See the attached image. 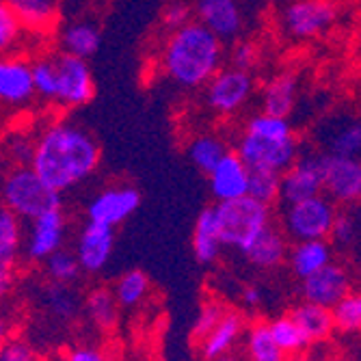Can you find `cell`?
<instances>
[{"mask_svg": "<svg viewBox=\"0 0 361 361\" xmlns=\"http://www.w3.org/2000/svg\"><path fill=\"white\" fill-rule=\"evenodd\" d=\"M338 20L331 0H292L281 13V26L290 39L307 42L320 37Z\"/></svg>", "mask_w": 361, "mask_h": 361, "instance_id": "obj_8", "label": "cell"}, {"mask_svg": "<svg viewBox=\"0 0 361 361\" xmlns=\"http://www.w3.org/2000/svg\"><path fill=\"white\" fill-rule=\"evenodd\" d=\"M324 195L331 197L338 206L361 204V160L326 156Z\"/></svg>", "mask_w": 361, "mask_h": 361, "instance_id": "obj_16", "label": "cell"}, {"mask_svg": "<svg viewBox=\"0 0 361 361\" xmlns=\"http://www.w3.org/2000/svg\"><path fill=\"white\" fill-rule=\"evenodd\" d=\"M334 262V245L329 240H301L290 247L288 267L299 281L316 275Z\"/></svg>", "mask_w": 361, "mask_h": 361, "instance_id": "obj_22", "label": "cell"}, {"mask_svg": "<svg viewBox=\"0 0 361 361\" xmlns=\"http://www.w3.org/2000/svg\"><path fill=\"white\" fill-rule=\"evenodd\" d=\"M253 95V78L245 70L223 68L212 80L204 87V102L216 115H234L238 113Z\"/></svg>", "mask_w": 361, "mask_h": 361, "instance_id": "obj_10", "label": "cell"}, {"mask_svg": "<svg viewBox=\"0 0 361 361\" xmlns=\"http://www.w3.org/2000/svg\"><path fill=\"white\" fill-rule=\"evenodd\" d=\"M243 348L247 361H288L290 357L277 344L269 320H253L247 324L243 338Z\"/></svg>", "mask_w": 361, "mask_h": 361, "instance_id": "obj_27", "label": "cell"}, {"mask_svg": "<svg viewBox=\"0 0 361 361\" xmlns=\"http://www.w3.org/2000/svg\"><path fill=\"white\" fill-rule=\"evenodd\" d=\"M216 361H240V359L232 353V355H225V357H221V359H216Z\"/></svg>", "mask_w": 361, "mask_h": 361, "instance_id": "obj_51", "label": "cell"}, {"mask_svg": "<svg viewBox=\"0 0 361 361\" xmlns=\"http://www.w3.org/2000/svg\"><path fill=\"white\" fill-rule=\"evenodd\" d=\"M195 20L210 28L223 42H236L245 24L238 0H197Z\"/></svg>", "mask_w": 361, "mask_h": 361, "instance_id": "obj_17", "label": "cell"}, {"mask_svg": "<svg viewBox=\"0 0 361 361\" xmlns=\"http://www.w3.org/2000/svg\"><path fill=\"white\" fill-rule=\"evenodd\" d=\"M240 299H243L245 307L255 310V307H259V303H262V290H259L257 286H247V288H243Z\"/></svg>", "mask_w": 361, "mask_h": 361, "instance_id": "obj_48", "label": "cell"}, {"mask_svg": "<svg viewBox=\"0 0 361 361\" xmlns=\"http://www.w3.org/2000/svg\"><path fill=\"white\" fill-rule=\"evenodd\" d=\"M271 324V331L277 340V344L283 348V353L288 357L292 355H299V353H305L310 348V342L307 338L303 336L301 326L294 322V318L290 314H283V316H275L269 320Z\"/></svg>", "mask_w": 361, "mask_h": 361, "instance_id": "obj_35", "label": "cell"}, {"mask_svg": "<svg viewBox=\"0 0 361 361\" xmlns=\"http://www.w3.org/2000/svg\"><path fill=\"white\" fill-rule=\"evenodd\" d=\"M65 361H109V357L95 346H74L68 350V355H65Z\"/></svg>", "mask_w": 361, "mask_h": 361, "instance_id": "obj_47", "label": "cell"}, {"mask_svg": "<svg viewBox=\"0 0 361 361\" xmlns=\"http://www.w3.org/2000/svg\"><path fill=\"white\" fill-rule=\"evenodd\" d=\"M225 42L202 22H188L171 30L160 50V68L165 76L182 89L206 87L223 70Z\"/></svg>", "mask_w": 361, "mask_h": 361, "instance_id": "obj_2", "label": "cell"}, {"mask_svg": "<svg viewBox=\"0 0 361 361\" xmlns=\"http://www.w3.org/2000/svg\"><path fill=\"white\" fill-rule=\"evenodd\" d=\"M32 80H35V93L46 102H56L59 93V68L56 56H39L32 61Z\"/></svg>", "mask_w": 361, "mask_h": 361, "instance_id": "obj_37", "label": "cell"}, {"mask_svg": "<svg viewBox=\"0 0 361 361\" xmlns=\"http://www.w3.org/2000/svg\"><path fill=\"white\" fill-rule=\"evenodd\" d=\"M331 245L336 249H355L357 247V240H359V216L342 210L336 219V225H334V232H331Z\"/></svg>", "mask_w": 361, "mask_h": 361, "instance_id": "obj_41", "label": "cell"}, {"mask_svg": "<svg viewBox=\"0 0 361 361\" xmlns=\"http://www.w3.org/2000/svg\"><path fill=\"white\" fill-rule=\"evenodd\" d=\"M119 301L115 297L113 288H106V286H97L93 290L87 292L85 297V316L87 320L95 326V329L100 331H113L115 324L119 320V312H117Z\"/></svg>", "mask_w": 361, "mask_h": 361, "instance_id": "obj_28", "label": "cell"}, {"mask_svg": "<svg viewBox=\"0 0 361 361\" xmlns=\"http://www.w3.org/2000/svg\"><path fill=\"white\" fill-rule=\"evenodd\" d=\"M227 152L229 149H227L225 141L216 135H210V133L197 135L186 147L188 160L206 176H210L216 169V165L227 156Z\"/></svg>", "mask_w": 361, "mask_h": 361, "instance_id": "obj_31", "label": "cell"}, {"mask_svg": "<svg viewBox=\"0 0 361 361\" xmlns=\"http://www.w3.org/2000/svg\"><path fill=\"white\" fill-rule=\"evenodd\" d=\"M249 195L257 202L273 206L281 197V173L275 171H251Z\"/></svg>", "mask_w": 361, "mask_h": 361, "instance_id": "obj_39", "label": "cell"}, {"mask_svg": "<svg viewBox=\"0 0 361 361\" xmlns=\"http://www.w3.org/2000/svg\"><path fill=\"white\" fill-rule=\"evenodd\" d=\"M324 169L326 156L318 149L301 152L297 162L281 176V197L283 206L297 204L310 197L324 192Z\"/></svg>", "mask_w": 361, "mask_h": 361, "instance_id": "obj_9", "label": "cell"}, {"mask_svg": "<svg viewBox=\"0 0 361 361\" xmlns=\"http://www.w3.org/2000/svg\"><path fill=\"white\" fill-rule=\"evenodd\" d=\"M210 192L216 202H232L238 197L249 195L251 169L238 156V152H227V156L219 162L216 169L208 176Z\"/></svg>", "mask_w": 361, "mask_h": 361, "instance_id": "obj_18", "label": "cell"}, {"mask_svg": "<svg viewBox=\"0 0 361 361\" xmlns=\"http://www.w3.org/2000/svg\"><path fill=\"white\" fill-rule=\"evenodd\" d=\"M227 307L219 301H208L202 305L200 314H197L195 322H192V331H190V338L200 344L204 338H208V334L214 329V326L221 322V318L225 316Z\"/></svg>", "mask_w": 361, "mask_h": 361, "instance_id": "obj_42", "label": "cell"}, {"mask_svg": "<svg viewBox=\"0 0 361 361\" xmlns=\"http://www.w3.org/2000/svg\"><path fill=\"white\" fill-rule=\"evenodd\" d=\"M11 269L13 267H3V264H0V290H3V294H7L9 288H11Z\"/></svg>", "mask_w": 361, "mask_h": 361, "instance_id": "obj_49", "label": "cell"}, {"mask_svg": "<svg viewBox=\"0 0 361 361\" xmlns=\"http://www.w3.org/2000/svg\"><path fill=\"white\" fill-rule=\"evenodd\" d=\"M336 329L342 334L361 331V290H353L344 301H340L334 310Z\"/></svg>", "mask_w": 361, "mask_h": 361, "instance_id": "obj_38", "label": "cell"}, {"mask_svg": "<svg viewBox=\"0 0 361 361\" xmlns=\"http://www.w3.org/2000/svg\"><path fill=\"white\" fill-rule=\"evenodd\" d=\"M102 44V32L93 22L87 20H76L65 24L59 32V46L61 52L65 54H74L80 59H89L93 56L97 50H100Z\"/></svg>", "mask_w": 361, "mask_h": 361, "instance_id": "obj_26", "label": "cell"}, {"mask_svg": "<svg viewBox=\"0 0 361 361\" xmlns=\"http://www.w3.org/2000/svg\"><path fill=\"white\" fill-rule=\"evenodd\" d=\"M3 204L28 223L61 208V192L50 188L32 167H11L3 180Z\"/></svg>", "mask_w": 361, "mask_h": 361, "instance_id": "obj_4", "label": "cell"}, {"mask_svg": "<svg viewBox=\"0 0 361 361\" xmlns=\"http://www.w3.org/2000/svg\"><path fill=\"white\" fill-rule=\"evenodd\" d=\"M26 30L44 32L59 16V0H3Z\"/></svg>", "mask_w": 361, "mask_h": 361, "instance_id": "obj_30", "label": "cell"}, {"mask_svg": "<svg viewBox=\"0 0 361 361\" xmlns=\"http://www.w3.org/2000/svg\"><path fill=\"white\" fill-rule=\"evenodd\" d=\"M26 238L22 232V219L9 208L0 210V264L13 267Z\"/></svg>", "mask_w": 361, "mask_h": 361, "instance_id": "obj_32", "label": "cell"}, {"mask_svg": "<svg viewBox=\"0 0 361 361\" xmlns=\"http://www.w3.org/2000/svg\"><path fill=\"white\" fill-rule=\"evenodd\" d=\"M22 22L18 20V16L3 3L0 5V48H3L5 52L9 48H13L22 35Z\"/></svg>", "mask_w": 361, "mask_h": 361, "instance_id": "obj_43", "label": "cell"}, {"mask_svg": "<svg viewBox=\"0 0 361 361\" xmlns=\"http://www.w3.org/2000/svg\"><path fill=\"white\" fill-rule=\"evenodd\" d=\"M65 236H68V221L63 210H50L28 221L24 253L30 262H46L52 253L63 249Z\"/></svg>", "mask_w": 361, "mask_h": 361, "instance_id": "obj_13", "label": "cell"}, {"mask_svg": "<svg viewBox=\"0 0 361 361\" xmlns=\"http://www.w3.org/2000/svg\"><path fill=\"white\" fill-rule=\"evenodd\" d=\"M141 206V192L135 186H109L87 204V221L117 227Z\"/></svg>", "mask_w": 361, "mask_h": 361, "instance_id": "obj_14", "label": "cell"}, {"mask_svg": "<svg viewBox=\"0 0 361 361\" xmlns=\"http://www.w3.org/2000/svg\"><path fill=\"white\" fill-rule=\"evenodd\" d=\"M56 68H59V93H56L59 106L78 109L89 104L95 93V82L87 59L61 52L56 56Z\"/></svg>", "mask_w": 361, "mask_h": 361, "instance_id": "obj_11", "label": "cell"}, {"mask_svg": "<svg viewBox=\"0 0 361 361\" xmlns=\"http://www.w3.org/2000/svg\"><path fill=\"white\" fill-rule=\"evenodd\" d=\"M225 245L221 238V227H219V219L212 208H204L200 212L192 227V255L200 264H214V262L221 257Z\"/></svg>", "mask_w": 361, "mask_h": 361, "instance_id": "obj_23", "label": "cell"}, {"mask_svg": "<svg viewBox=\"0 0 361 361\" xmlns=\"http://www.w3.org/2000/svg\"><path fill=\"white\" fill-rule=\"evenodd\" d=\"M236 152L251 171H275L283 176L297 162L303 147L297 137L286 141H269L245 133L238 139Z\"/></svg>", "mask_w": 361, "mask_h": 361, "instance_id": "obj_7", "label": "cell"}, {"mask_svg": "<svg viewBox=\"0 0 361 361\" xmlns=\"http://www.w3.org/2000/svg\"><path fill=\"white\" fill-rule=\"evenodd\" d=\"M0 361H39L37 353L24 340H9L0 350Z\"/></svg>", "mask_w": 361, "mask_h": 361, "instance_id": "obj_46", "label": "cell"}, {"mask_svg": "<svg viewBox=\"0 0 361 361\" xmlns=\"http://www.w3.org/2000/svg\"><path fill=\"white\" fill-rule=\"evenodd\" d=\"M32 63L20 56H7L0 63V100L7 106H24L35 97Z\"/></svg>", "mask_w": 361, "mask_h": 361, "instance_id": "obj_19", "label": "cell"}, {"mask_svg": "<svg viewBox=\"0 0 361 361\" xmlns=\"http://www.w3.org/2000/svg\"><path fill=\"white\" fill-rule=\"evenodd\" d=\"M257 56H259V52H257V46L253 42H247V39L245 42H236L232 46V52H229V65L236 68V70L249 72V70H253V65L257 63Z\"/></svg>", "mask_w": 361, "mask_h": 361, "instance_id": "obj_45", "label": "cell"}, {"mask_svg": "<svg viewBox=\"0 0 361 361\" xmlns=\"http://www.w3.org/2000/svg\"><path fill=\"white\" fill-rule=\"evenodd\" d=\"M273 206L245 195L232 202H216L214 212L221 227V238L227 249L245 253L253 240L273 225Z\"/></svg>", "mask_w": 361, "mask_h": 361, "instance_id": "obj_3", "label": "cell"}, {"mask_svg": "<svg viewBox=\"0 0 361 361\" xmlns=\"http://www.w3.org/2000/svg\"><path fill=\"white\" fill-rule=\"evenodd\" d=\"M39 299H42V305L44 310L61 320V322H70L74 320L82 307H85V301L76 294V290L72 288V283H59V281H50L42 294H39Z\"/></svg>", "mask_w": 361, "mask_h": 361, "instance_id": "obj_29", "label": "cell"}, {"mask_svg": "<svg viewBox=\"0 0 361 361\" xmlns=\"http://www.w3.org/2000/svg\"><path fill=\"white\" fill-rule=\"evenodd\" d=\"M37 137H30L28 133H11L5 141V154L13 162V167H30L35 158Z\"/></svg>", "mask_w": 361, "mask_h": 361, "instance_id": "obj_40", "label": "cell"}, {"mask_svg": "<svg viewBox=\"0 0 361 361\" xmlns=\"http://www.w3.org/2000/svg\"><path fill=\"white\" fill-rule=\"evenodd\" d=\"M247 324L240 312L236 310H227L221 322L200 342V353L206 361H216L225 355H232L238 342L245 338Z\"/></svg>", "mask_w": 361, "mask_h": 361, "instance_id": "obj_20", "label": "cell"}, {"mask_svg": "<svg viewBox=\"0 0 361 361\" xmlns=\"http://www.w3.org/2000/svg\"><path fill=\"white\" fill-rule=\"evenodd\" d=\"M314 143L326 156L361 160V115L338 111L314 128Z\"/></svg>", "mask_w": 361, "mask_h": 361, "instance_id": "obj_6", "label": "cell"}, {"mask_svg": "<svg viewBox=\"0 0 361 361\" xmlns=\"http://www.w3.org/2000/svg\"><path fill=\"white\" fill-rule=\"evenodd\" d=\"M297 97H299V78L281 72L273 76L259 95V106L264 113L279 115V117H290V113L297 106Z\"/></svg>", "mask_w": 361, "mask_h": 361, "instance_id": "obj_25", "label": "cell"}, {"mask_svg": "<svg viewBox=\"0 0 361 361\" xmlns=\"http://www.w3.org/2000/svg\"><path fill=\"white\" fill-rule=\"evenodd\" d=\"M288 240L290 238L281 227L269 225L243 255L249 259L251 267H255L259 271H273V269L281 267L283 262H288V255H290Z\"/></svg>", "mask_w": 361, "mask_h": 361, "instance_id": "obj_21", "label": "cell"}, {"mask_svg": "<svg viewBox=\"0 0 361 361\" xmlns=\"http://www.w3.org/2000/svg\"><path fill=\"white\" fill-rule=\"evenodd\" d=\"M115 249V227L87 221L76 236L74 253L85 273L95 275L106 269Z\"/></svg>", "mask_w": 361, "mask_h": 361, "instance_id": "obj_15", "label": "cell"}, {"mask_svg": "<svg viewBox=\"0 0 361 361\" xmlns=\"http://www.w3.org/2000/svg\"><path fill=\"white\" fill-rule=\"evenodd\" d=\"M288 361H318V359H316L312 353H307V350H305V353H299V355H292Z\"/></svg>", "mask_w": 361, "mask_h": 361, "instance_id": "obj_50", "label": "cell"}, {"mask_svg": "<svg viewBox=\"0 0 361 361\" xmlns=\"http://www.w3.org/2000/svg\"><path fill=\"white\" fill-rule=\"evenodd\" d=\"M192 20H195V7L184 3V0H173V3H169L165 11H162V24L169 28V32L186 26Z\"/></svg>", "mask_w": 361, "mask_h": 361, "instance_id": "obj_44", "label": "cell"}, {"mask_svg": "<svg viewBox=\"0 0 361 361\" xmlns=\"http://www.w3.org/2000/svg\"><path fill=\"white\" fill-rule=\"evenodd\" d=\"M245 133L255 135L259 139H269V141H286V139L294 137V130H292V123L288 117L271 115L264 111H259L247 119Z\"/></svg>", "mask_w": 361, "mask_h": 361, "instance_id": "obj_34", "label": "cell"}, {"mask_svg": "<svg viewBox=\"0 0 361 361\" xmlns=\"http://www.w3.org/2000/svg\"><path fill=\"white\" fill-rule=\"evenodd\" d=\"M353 292V277L344 264L331 262L316 275L307 277L299 286V297L303 301L322 305L326 310H334L340 301H344Z\"/></svg>", "mask_w": 361, "mask_h": 361, "instance_id": "obj_12", "label": "cell"}, {"mask_svg": "<svg viewBox=\"0 0 361 361\" xmlns=\"http://www.w3.org/2000/svg\"><path fill=\"white\" fill-rule=\"evenodd\" d=\"M340 210L331 197L316 195L310 200L283 206L281 229L290 240H329Z\"/></svg>", "mask_w": 361, "mask_h": 361, "instance_id": "obj_5", "label": "cell"}, {"mask_svg": "<svg viewBox=\"0 0 361 361\" xmlns=\"http://www.w3.org/2000/svg\"><path fill=\"white\" fill-rule=\"evenodd\" d=\"M100 145L82 126L54 121L37 135L35 158L30 167L50 188L65 192L89 180L100 167Z\"/></svg>", "mask_w": 361, "mask_h": 361, "instance_id": "obj_1", "label": "cell"}, {"mask_svg": "<svg viewBox=\"0 0 361 361\" xmlns=\"http://www.w3.org/2000/svg\"><path fill=\"white\" fill-rule=\"evenodd\" d=\"M113 292H115V297L121 307L133 310V307L141 305L149 294V277L139 269L126 271L121 277H117Z\"/></svg>", "mask_w": 361, "mask_h": 361, "instance_id": "obj_33", "label": "cell"}, {"mask_svg": "<svg viewBox=\"0 0 361 361\" xmlns=\"http://www.w3.org/2000/svg\"><path fill=\"white\" fill-rule=\"evenodd\" d=\"M288 314L294 318V322L301 326V331L307 338L310 346L326 342V340H329V336L336 331L334 312L322 307V305H316V303H310V301L301 299Z\"/></svg>", "mask_w": 361, "mask_h": 361, "instance_id": "obj_24", "label": "cell"}, {"mask_svg": "<svg viewBox=\"0 0 361 361\" xmlns=\"http://www.w3.org/2000/svg\"><path fill=\"white\" fill-rule=\"evenodd\" d=\"M44 271L48 275L50 281H59V283H76L82 267L76 257L74 251L70 249H59L56 253H52L46 262H44Z\"/></svg>", "mask_w": 361, "mask_h": 361, "instance_id": "obj_36", "label": "cell"}, {"mask_svg": "<svg viewBox=\"0 0 361 361\" xmlns=\"http://www.w3.org/2000/svg\"><path fill=\"white\" fill-rule=\"evenodd\" d=\"M361 247V225H359V240H357V247L355 249H359Z\"/></svg>", "mask_w": 361, "mask_h": 361, "instance_id": "obj_52", "label": "cell"}]
</instances>
